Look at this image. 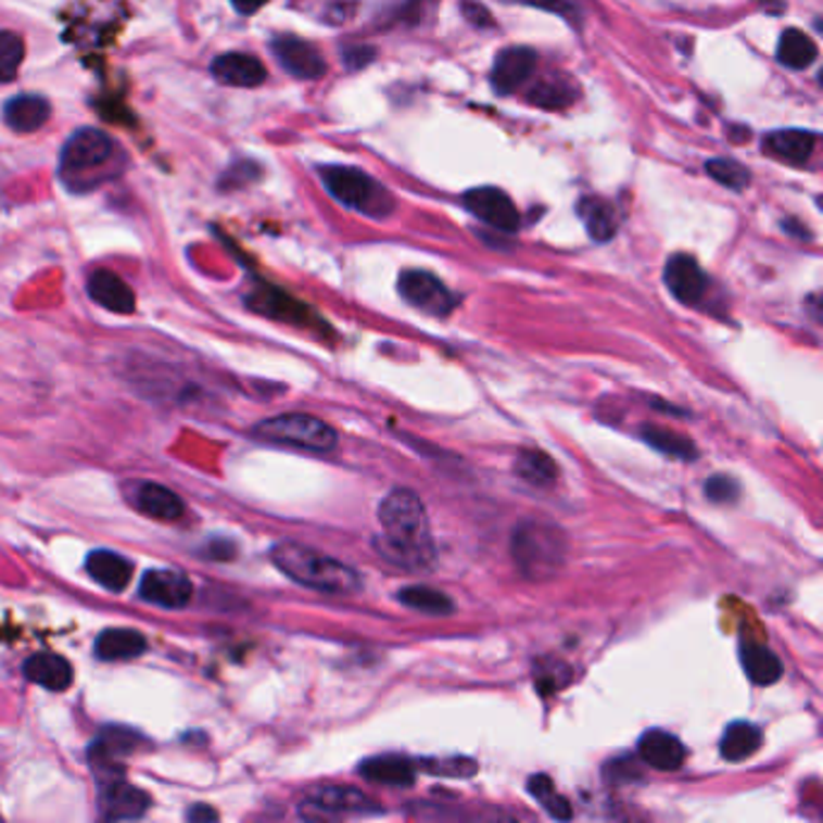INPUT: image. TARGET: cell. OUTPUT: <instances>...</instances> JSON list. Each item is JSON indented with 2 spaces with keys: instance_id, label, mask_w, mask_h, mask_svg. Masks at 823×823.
<instances>
[{
  "instance_id": "4fadbf2b",
  "label": "cell",
  "mask_w": 823,
  "mask_h": 823,
  "mask_svg": "<svg viewBox=\"0 0 823 823\" xmlns=\"http://www.w3.org/2000/svg\"><path fill=\"white\" fill-rule=\"evenodd\" d=\"M102 816L112 821L122 819H138L143 816L150 807V797L134 785H128L124 777L102 780Z\"/></svg>"
},
{
  "instance_id": "2e32d148",
  "label": "cell",
  "mask_w": 823,
  "mask_h": 823,
  "mask_svg": "<svg viewBox=\"0 0 823 823\" xmlns=\"http://www.w3.org/2000/svg\"><path fill=\"white\" fill-rule=\"evenodd\" d=\"M211 73L215 75V80L230 85V88H256V85L266 80L264 63L252 56V53L242 51H230L213 59Z\"/></svg>"
},
{
  "instance_id": "ffe728a7",
  "label": "cell",
  "mask_w": 823,
  "mask_h": 823,
  "mask_svg": "<svg viewBox=\"0 0 823 823\" xmlns=\"http://www.w3.org/2000/svg\"><path fill=\"white\" fill-rule=\"evenodd\" d=\"M25 676L47 691H66L73 684V667L66 657L53 653L31 655L23 664Z\"/></svg>"
},
{
  "instance_id": "ba28073f",
  "label": "cell",
  "mask_w": 823,
  "mask_h": 823,
  "mask_svg": "<svg viewBox=\"0 0 823 823\" xmlns=\"http://www.w3.org/2000/svg\"><path fill=\"white\" fill-rule=\"evenodd\" d=\"M302 809L312 816H339V814H370V811L379 809V805L357 787L321 785L317 789H312Z\"/></svg>"
},
{
  "instance_id": "7c38bea8",
  "label": "cell",
  "mask_w": 823,
  "mask_h": 823,
  "mask_svg": "<svg viewBox=\"0 0 823 823\" xmlns=\"http://www.w3.org/2000/svg\"><path fill=\"white\" fill-rule=\"evenodd\" d=\"M664 283L684 305H698L708 292V276L688 254H674L664 266Z\"/></svg>"
},
{
  "instance_id": "d6a6232c",
  "label": "cell",
  "mask_w": 823,
  "mask_h": 823,
  "mask_svg": "<svg viewBox=\"0 0 823 823\" xmlns=\"http://www.w3.org/2000/svg\"><path fill=\"white\" fill-rule=\"evenodd\" d=\"M25 61V41L10 29H0V83L17 78V71Z\"/></svg>"
},
{
  "instance_id": "5b68a950",
  "label": "cell",
  "mask_w": 823,
  "mask_h": 823,
  "mask_svg": "<svg viewBox=\"0 0 823 823\" xmlns=\"http://www.w3.org/2000/svg\"><path fill=\"white\" fill-rule=\"evenodd\" d=\"M254 435L258 440L276 442L307 452H331L339 445V432L329 423H324L317 416L307 414H283L266 418L254 426Z\"/></svg>"
},
{
  "instance_id": "4316f807",
  "label": "cell",
  "mask_w": 823,
  "mask_h": 823,
  "mask_svg": "<svg viewBox=\"0 0 823 823\" xmlns=\"http://www.w3.org/2000/svg\"><path fill=\"white\" fill-rule=\"evenodd\" d=\"M763 734L751 722H732L720 739V754L724 761L739 763L761 749Z\"/></svg>"
},
{
  "instance_id": "f35d334b",
  "label": "cell",
  "mask_w": 823,
  "mask_h": 823,
  "mask_svg": "<svg viewBox=\"0 0 823 823\" xmlns=\"http://www.w3.org/2000/svg\"><path fill=\"white\" fill-rule=\"evenodd\" d=\"M230 3L237 10V13L254 15V13H258V10H262L268 3V0H230Z\"/></svg>"
},
{
  "instance_id": "ac0fdd59",
  "label": "cell",
  "mask_w": 823,
  "mask_h": 823,
  "mask_svg": "<svg viewBox=\"0 0 823 823\" xmlns=\"http://www.w3.org/2000/svg\"><path fill=\"white\" fill-rule=\"evenodd\" d=\"M88 292L90 297L102 305L104 309L116 312V314H131L136 309V295L134 290L128 288L124 278H118L116 274L106 268L94 270L88 280Z\"/></svg>"
},
{
  "instance_id": "e0dca14e",
  "label": "cell",
  "mask_w": 823,
  "mask_h": 823,
  "mask_svg": "<svg viewBox=\"0 0 823 823\" xmlns=\"http://www.w3.org/2000/svg\"><path fill=\"white\" fill-rule=\"evenodd\" d=\"M131 501L140 512L153 519H162V522H175V519H179L183 510H187V505H183V501L175 491H169L167 485L162 483L150 481L136 483Z\"/></svg>"
},
{
  "instance_id": "e575fe53",
  "label": "cell",
  "mask_w": 823,
  "mask_h": 823,
  "mask_svg": "<svg viewBox=\"0 0 823 823\" xmlns=\"http://www.w3.org/2000/svg\"><path fill=\"white\" fill-rule=\"evenodd\" d=\"M706 172L714 181H720L722 187H727V189L739 191L746 187V183H749V169L739 165V162L727 160V157L710 160L706 165Z\"/></svg>"
},
{
  "instance_id": "3957f363",
  "label": "cell",
  "mask_w": 823,
  "mask_h": 823,
  "mask_svg": "<svg viewBox=\"0 0 823 823\" xmlns=\"http://www.w3.org/2000/svg\"><path fill=\"white\" fill-rule=\"evenodd\" d=\"M512 560L527 580H548L568 558V536L560 527L544 519H522L510 541Z\"/></svg>"
},
{
  "instance_id": "484cf974",
  "label": "cell",
  "mask_w": 823,
  "mask_h": 823,
  "mask_svg": "<svg viewBox=\"0 0 823 823\" xmlns=\"http://www.w3.org/2000/svg\"><path fill=\"white\" fill-rule=\"evenodd\" d=\"M739 657H742V667L746 671V676H749L758 686L775 684V681H780V676H783V664H780L777 655L763 645L742 641Z\"/></svg>"
},
{
  "instance_id": "277c9868",
  "label": "cell",
  "mask_w": 823,
  "mask_h": 823,
  "mask_svg": "<svg viewBox=\"0 0 823 823\" xmlns=\"http://www.w3.org/2000/svg\"><path fill=\"white\" fill-rule=\"evenodd\" d=\"M319 177L331 197L353 211H360L370 215V218H387V215L394 211L392 193L360 169L345 165H327L319 169Z\"/></svg>"
},
{
  "instance_id": "44dd1931",
  "label": "cell",
  "mask_w": 823,
  "mask_h": 823,
  "mask_svg": "<svg viewBox=\"0 0 823 823\" xmlns=\"http://www.w3.org/2000/svg\"><path fill=\"white\" fill-rule=\"evenodd\" d=\"M85 568L94 582L110 592H124L134 578V562L114 550H92Z\"/></svg>"
},
{
  "instance_id": "83f0119b",
  "label": "cell",
  "mask_w": 823,
  "mask_h": 823,
  "mask_svg": "<svg viewBox=\"0 0 823 823\" xmlns=\"http://www.w3.org/2000/svg\"><path fill=\"white\" fill-rule=\"evenodd\" d=\"M515 473L534 489H550L558 481V464L541 450H522L515 459Z\"/></svg>"
},
{
  "instance_id": "8d00e7d4",
  "label": "cell",
  "mask_w": 823,
  "mask_h": 823,
  "mask_svg": "<svg viewBox=\"0 0 823 823\" xmlns=\"http://www.w3.org/2000/svg\"><path fill=\"white\" fill-rule=\"evenodd\" d=\"M517 3L548 10V13H556V15H562L566 20H570V23H578L580 20L575 0H517Z\"/></svg>"
},
{
  "instance_id": "d6986e66",
  "label": "cell",
  "mask_w": 823,
  "mask_h": 823,
  "mask_svg": "<svg viewBox=\"0 0 823 823\" xmlns=\"http://www.w3.org/2000/svg\"><path fill=\"white\" fill-rule=\"evenodd\" d=\"M51 118V104L41 94H17L3 106V122L17 134H35Z\"/></svg>"
},
{
  "instance_id": "6da1fadb",
  "label": "cell",
  "mask_w": 823,
  "mask_h": 823,
  "mask_svg": "<svg viewBox=\"0 0 823 823\" xmlns=\"http://www.w3.org/2000/svg\"><path fill=\"white\" fill-rule=\"evenodd\" d=\"M382 534L375 539L377 554L401 570H428L435 566L438 550L430 534V519L418 493L394 489L379 503Z\"/></svg>"
},
{
  "instance_id": "603a6c76",
  "label": "cell",
  "mask_w": 823,
  "mask_h": 823,
  "mask_svg": "<svg viewBox=\"0 0 823 823\" xmlns=\"http://www.w3.org/2000/svg\"><path fill=\"white\" fill-rule=\"evenodd\" d=\"M580 220L587 227V235L594 242H609L619 230V211L616 205L599 197H587L578 203Z\"/></svg>"
},
{
  "instance_id": "cb8c5ba5",
  "label": "cell",
  "mask_w": 823,
  "mask_h": 823,
  "mask_svg": "<svg viewBox=\"0 0 823 823\" xmlns=\"http://www.w3.org/2000/svg\"><path fill=\"white\" fill-rule=\"evenodd\" d=\"M148 649L145 637L131 628H110L94 643V653L104 662H116V659H131L143 655Z\"/></svg>"
},
{
  "instance_id": "d590c367",
  "label": "cell",
  "mask_w": 823,
  "mask_h": 823,
  "mask_svg": "<svg viewBox=\"0 0 823 823\" xmlns=\"http://www.w3.org/2000/svg\"><path fill=\"white\" fill-rule=\"evenodd\" d=\"M739 483H736L732 476H712L706 483V497L712 503H734L739 497Z\"/></svg>"
},
{
  "instance_id": "4dcf8cb0",
  "label": "cell",
  "mask_w": 823,
  "mask_h": 823,
  "mask_svg": "<svg viewBox=\"0 0 823 823\" xmlns=\"http://www.w3.org/2000/svg\"><path fill=\"white\" fill-rule=\"evenodd\" d=\"M398 602L408 609L428 613V616H450L454 613V602L442 590L428 587V584H410V587L398 590Z\"/></svg>"
},
{
  "instance_id": "f546056e",
  "label": "cell",
  "mask_w": 823,
  "mask_h": 823,
  "mask_svg": "<svg viewBox=\"0 0 823 823\" xmlns=\"http://www.w3.org/2000/svg\"><path fill=\"white\" fill-rule=\"evenodd\" d=\"M819 49L811 37L799 29H787L777 41V61L793 71H805L816 61Z\"/></svg>"
},
{
  "instance_id": "8992f818",
  "label": "cell",
  "mask_w": 823,
  "mask_h": 823,
  "mask_svg": "<svg viewBox=\"0 0 823 823\" xmlns=\"http://www.w3.org/2000/svg\"><path fill=\"white\" fill-rule=\"evenodd\" d=\"M114 155L112 138L97 128H80L61 150V177L71 189L80 187L83 175L104 167Z\"/></svg>"
},
{
  "instance_id": "8fae6325",
  "label": "cell",
  "mask_w": 823,
  "mask_h": 823,
  "mask_svg": "<svg viewBox=\"0 0 823 823\" xmlns=\"http://www.w3.org/2000/svg\"><path fill=\"white\" fill-rule=\"evenodd\" d=\"M464 205H467L476 218L495 227V230H501V232H515L519 227V213L503 189H495V187L471 189L464 193Z\"/></svg>"
},
{
  "instance_id": "836d02e7",
  "label": "cell",
  "mask_w": 823,
  "mask_h": 823,
  "mask_svg": "<svg viewBox=\"0 0 823 823\" xmlns=\"http://www.w3.org/2000/svg\"><path fill=\"white\" fill-rule=\"evenodd\" d=\"M529 793H532L541 801V807H544L554 819L566 821L572 816V809L568 805V799L556 793L554 783H550L546 775H534L532 780H529Z\"/></svg>"
},
{
  "instance_id": "7a4b0ae2",
  "label": "cell",
  "mask_w": 823,
  "mask_h": 823,
  "mask_svg": "<svg viewBox=\"0 0 823 823\" xmlns=\"http://www.w3.org/2000/svg\"><path fill=\"white\" fill-rule=\"evenodd\" d=\"M270 560L292 582L314 592L345 597V594L363 590V578L355 568L345 566L339 558L319 554V550L309 546L295 544V541H280V544H276L270 548Z\"/></svg>"
},
{
  "instance_id": "7402d4cb",
  "label": "cell",
  "mask_w": 823,
  "mask_h": 823,
  "mask_svg": "<svg viewBox=\"0 0 823 823\" xmlns=\"http://www.w3.org/2000/svg\"><path fill=\"white\" fill-rule=\"evenodd\" d=\"M357 771L363 773V777L372 780V783L389 785V787H408V785H414V780H416V763L396 754L367 758Z\"/></svg>"
},
{
  "instance_id": "f1b7e54d",
  "label": "cell",
  "mask_w": 823,
  "mask_h": 823,
  "mask_svg": "<svg viewBox=\"0 0 823 823\" xmlns=\"http://www.w3.org/2000/svg\"><path fill=\"white\" fill-rule=\"evenodd\" d=\"M578 85L566 75H548V78L539 80L534 90L527 94V100L541 106V110H566L572 102L578 100Z\"/></svg>"
},
{
  "instance_id": "74e56055",
  "label": "cell",
  "mask_w": 823,
  "mask_h": 823,
  "mask_svg": "<svg viewBox=\"0 0 823 823\" xmlns=\"http://www.w3.org/2000/svg\"><path fill=\"white\" fill-rule=\"evenodd\" d=\"M464 15H467L473 25H481V27L493 25L489 10H485L481 3H467V5H464Z\"/></svg>"
},
{
  "instance_id": "9a60e30c",
  "label": "cell",
  "mask_w": 823,
  "mask_h": 823,
  "mask_svg": "<svg viewBox=\"0 0 823 823\" xmlns=\"http://www.w3.org/2000/svg\"><path fill=\"white\" fill-rule=\"evenodd\" d=\"M637 756L641 761L655 771H679L686 761V746L681 744L679 736L664 730H649L637 742Z\"/></svg>"
},
{
  "instance_id": "d4e9b609",
  "label": "cell",
  "mask_w": 823,
  "mask_h": 823,
  "mask_svg": "<svg viewBox=\"0 0 823 823\" xmlns=\"http://www.w3.org/2000/svg\"><path fill=\"white\" fill-rule=\"evenodd\" d=\"M816 148V136L799 128H785L765 138V150L777 160L793 162V165H805Z\"/></svg>"
},
{
  "instance_id": "1f68e13d",
  "label": "cell",
  "mask_w": 823,
  "mask_h": 823,
  "mask_svg": "<svg viewBox=\"0 0 823 823\" xmlns=\"http://www.w3.org/2000/svg\"><path fill=\"white\" fill-rule=\"evenodd\" d=\"M643 438H645L647 445H653L655 450L664 452L674 459H696L698 457L696 445H693L691 440L676 435V432H671V430L657 428V426H645Z\"/></svg>"
},
{
  "instance_id": "ab89813d",
  "label": "cell",
  "mask_w": 823,
  "mask_h": 823,
  "mask_svg": "<svg viewBox=\"0 0 823 823\" xmlns=\"http://www.w3.org/2000/svg\"><path fill=\"white\" fill-rule=\"evenodd\" d=\"M187 819L189 821H215V819H218V811L211 809V807H205V805H197L193 809H189Z\"/></svg>"
},
{
  "instance_id": "52a82bcc",
  "label": "cell",
  "mask_w": 823,
  "mask_h": 823,
  "mask_svg": "<svg viewBox=\"0 0 823 823\" xmlns=\"http://www.w3.org/2000/svg\"><path fill=\"white\" fill-rule=\"evenodd\" d=\"M398 292L408 305L426 314H435V317H447L457 305L452 290L428 270H404L398 276Z\"/></svg>"
},
{
  "instance_id": "30bf717a",
  "label": "cell",
  "mask_w": 823,
  "mask_h": 823,
  "mask_svg": "<svg viewBox=\"0 0 823 823\" xmlns=\"http://www.w3.org/2000/svg\"><path fill=\"white\" fill-rule=\"evenodd\" d=\"M270 51H274L280 66L300 80H317L327 73V61H324L319 49L307 39L278 35L270 41Z\"/></svg>"
},
{
  "instance_id": "9c48e42d",
  "label": "cell",
  "mask_w": 823,
  "mask_h": 823,
  "mask_svg": "<svg viewBox=\"0 0 823 823\" xmlns=\"http://www.w3.org/2000/svg\"><path fill=\"white\" fill-rule=\"evenodd\" d=\"M140 599L162 606V609H181L193 597V584L183 570L157 568L148 570L138 584Z\"/></svg>"
},
{
  "instance_id": "5bb4252c",
  "label": "cell",
  "mask_w": 823,
  "mask_h": 823,
  "mask_svg": "<svg viewBox=\"0 0 823 823\" xmlns=\"http://www.w3.org/2000/svg\"><path fill=\"white\" fill-rule=\"evenodd\" d=\"M536 68V53L527 47H510L501 51L493 63V88L497 94H510L532 78Z\"/></svg>"
}]
</instances>
